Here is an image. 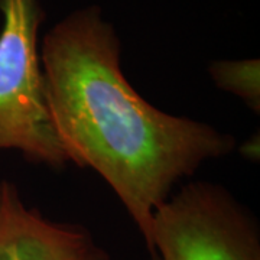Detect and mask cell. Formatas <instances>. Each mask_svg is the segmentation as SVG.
Masks as SVG:
<instances>
[{
  "label": "cell",
  "mask_w": 260,
  "mask_h": 260,
  "mask_svg": "<svg viewBox=\"0 0 260 260\" xmlns=\"http://www.w3.org/2000/svg\"><path fill=\"white\" fill-rule=\"evenodd\" d=\"M120 54L99 6L71 12L41 42L45 97L70 164L109 184L150 253L155 210L205 160L232 153L236 140L146 102L123 74Z\"/></svg>",
  "instance_id": "6da1fadb"
},
{
  "label": "cell",
  "mask_w": 260,
  "mask_h": 260,
  "mask_svg": "<svg viewBox=\"0 0 260 260\" xmlns=\"http://www.w3.org/2000/svg\"><path fill=\"white\" fill-rule=\"evenodd\" d=\"M208 74L218 88L240 97L253 112L260 110V61L221 59L208 67Z\"/></svg>",
  "instance_id": "5b68a950"
},
{
  "label": "cell",
  "mask_w": 260,
  "mask_h": 260,
  "mask_svg": "<svg viewBox=\"0 0 260 260\" xmlns=\"http://www.w3.org/2000/svg\"><path fill=\"white\" fill-rule=\"evenodd\" d=\"M0 260H110L83 225L28 208L15 184L0 182Z\"/></svg>",
  "instance_id": "277c9868"
},
{
  "label": "cell",
  "mask_w": 260,
  "mask_h": 260,
  "mask_svg": "<svg viewBox=\"0 0 260 260\" xmlns=\"http://www.w3.org/2000/svg\"><path fill=\"white\" fill-rule=\"evenodd\" d=\"M0 150H18L34 165L70 164L45 97L39 0H0Z\"/></svg>",
  "instance_id": "7a4b0ae2"
},
{
  "label": "cell",
  "mask_w": 260,
  "mask_h": 260,
  "mask_svg": "<svg viewBox=\"0 0 260 260\" xmlns=\"http://www.w3.org/2000/svg\"><path fill=\"white\" fill-rule=\"evenodd\" d=\"M153 260H260L256 220L221 185L189 182L153 213Z\"/></svg>",
  "instance_id": "3957f363"
}]
</instances>
